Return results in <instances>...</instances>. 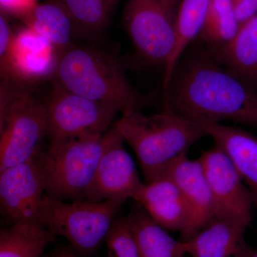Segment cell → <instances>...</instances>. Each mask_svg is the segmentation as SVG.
Here are the masks:
<instances>
[{
    "label": "cell",
    "mask_w": 257,
    "mask_h": 257,
    "mask_svg": "<svg viewBox=\"0 0 257 257\" xmlns=\"http://www.w3.org/2000/svg\"><path fill=\"white\" fill-rule=\"evenodd\" d=\"M165 109L257 127L256 88L221 66L206 47L179 61L164 90Z\"/></svg>",
    "instance_id": "6da1fadb"
},
{
    "label": "cell",
    "mask_w": 257,
    "mask_h": 257,
    "mask_svg": "<svg viewBox=\"0 0 257 257\" xmlns=\"http://www.w3.org/2000/svg\"><path fill=\"white\" fill-rule=\"evenodd\" d=\"M114 126L136 154L146 182L160 178L172 162L207 137L195 121L168 109L152 116L127 110Z\"/></svg>",
    "instance_id": "7a4b0ae2"
},
{
    "label": "cell",
    "mask_w": 257,
    "mask_h": 257,
    "mask_svg": "<svg viewBox=\"0 0 257 257\" xmlns=\"http://www.w3.org/2000/svg\"><path fill=\"white\" fill-rule=\"evenodd\" d=\"M52 82L119 112L140 109L143 97L128 82L116 57L90 46L72 45L60 55Z\"/></svg>",
    "instance_id": "3957f363"
},
{
    "label": "cell",
    "mask_w": 257,
    "mask_h": 257,
    "mask_svg": "<svg viewBox=\"0 0 257 257\" xmlns=\"http://www.w3.org/2000/svg\"><path fill=\"white\" fill-rule=\"evenodd\" d=\"M105 133H87L50 141L40 152L45 194L79 202L86 194L106 145Z\"/></svg>",
    "instance_id": "277c9868"
},
{
    "label": "cell",
    "mask_w": 257,
    "mask_h": 257,
    "mask_svg": "<svg viewBox=\"0 0 257 257\" xmlns=\"http://www.w3.org/2000/svg\"><path fill=\"white\" fill-rule=\"evenodd\" d=\"M47 131L45 102L28 88L1 81L0 172L36 156Z\"/></svg>",
    "instance_id": "5b68a950"
},
{
    "label": "cell",
    "mask_w": 257,
    "mask_h": 257,
    "mask_svg": "<svg viewBox=\"0 0 257 257\" xmlns=\"http://www.w3.org/2000/svg\"><path fill=\"white\" fill-rule=\"evenodd\" d=\"M124 202H66L45 194L37 211V220L63 236L79 253L89 256L106 240Z\"/></svg>",
    "instance_id": "8992f818"
},
{
    "label": "cell",
    "mask_w": 257,
    "mask_h": 257,
    "mask_svg": "<svg viewBox=\"0 0 257 257\" xmlns=\"http://www.w3.org/2000/svg\"><path fill=\"white\" fill-rule=\"evenodd\" d=\"M175 19L159 0H128L123 23L137 53L147 63L165 68L175 50Z\"/></svg>",
    "instance_id": "52a82bcc"
},
{
    "label": "cell",
    "mask_w": 257,
    "mask_h": 257,
    "mask_svg": "<svg viewBox=\"0 0 257 257\" xmlns=\"http://www.w3.org/2000/svg\"><path fill=\"white\" fill-rule=\"evenodd\" d=\"M53 89L45 101L50 141L87 133H105L115 115L112 106L79 96L52 82Z\"/></svg>",
    "instance_id": "ba28073f"
},
{
    "label": "cell",
    "mask_w": 257,
    "mask_h": 257,
    "mask_svg": "<svg viewBox=\"0 0 257 257\" xmlns=\"http://www.w3.org/2000/svg\"><path fill=\"white\" fill-rule=\"evenodd\" d=\"M60 57L51 42L25 26L14 32L8 54L0 59L1 81L27 88L52 82Z\"/></svg>",
    "instance_id": "9c48e42d"
},
{
    "label": "cell",
    "mask_w": 257,
    "mask_h": 257,
    "mask_svg": "<svg viewBox=\"0 0 257 257\" xmlns=\"http://www.w3.org/2000/svg\"><path fill=\"white\" fill-rule=\"evenodd\" d=\"M106 145L86 201L103 202L135 199L144 183L132 157L125 149L124 138L113 125L106 133Z\"/></svg>",
    "instance_id": "30bf717a"
},
{
    "label": "cell",
    "mask_w": 257,
    "mask_h": 257,
    "mask_svg": "<svg viewBox=\"0 0 257 257\" xmlns=\"http://www.w3.org/2000/svg\"><path fill=\"white\" fill-rule=\"evenodd\" d=\"M207 177L216 206V217L248 227L251 221V194L229 157L214 146L199 159Z\"/></svg>",
    "instance_id": "8fae6325"
},
{
    "label": "cell",
    "mask_w": 257,
    "mask_h": 257,
    "mask_svg": "<svg viewBox=\"0 0 257 257\" xmlns=\"http://www.w3.org/2000/svg\"><path fill=\"white\" fill-rule=\"evenodd\" d=\"M40 152L31 160L0 172L1 214L11 224L37 219L45 195Z\"/></svg>",
    "instance_id": "7c38bea8"
},
{
    "label": "cell",
    "mask_w": 257,
    "mask_h": 257,
    "mask_svg": "<svg viewBox=\"0 0 257 257\" xmlns=\"http://www.w3.org/2000/svg\"><path fill=\"white\" fill-rule=\"evenodd\" d=\"M162 177L172 179L188 203L192 217L182 235L183 241L190 239L216 217L215 203L202 163L185 154L172 162Z\"/></svg>",
    "instance_id": "4fadbf2b"
},
{
    "label": "cell",
    "mask_w": 257,
    "mask_h": 257,
    "mask_svg": "<svg viewBox=\"0 0 257 257\" xmlns=\"http://www.w3.org/2000/svg\"><path fill=\"white\" fill-rule=\"evenodd\" d=\"M166 230L185 232L192 213L177 184L167 177L145 182L135 199Z\"/></svg>",
    "instance_id": "5bb4252c"
},
{
    "label": "cell",
    "mask_w": 257,
    "mask_h": 257,
    "mask_svg": "<svg viewBox=\"0 0 257 257\" xmlns=\"http://www.w3.org/2000/svg\"><path fill=\"white\" fill-rule=\"evenodd\" d=\"M195 121L229 157L239 175L257 189V137L241 128L226 126L197 116H185Z\"/></svg>",
    "instance_id": "9a60e30c"
},
{
    "label": "cell",
    "mask_w": 257,
    "mask_h": 257,
    "mask_svg": "<svg viewBox=\"0 0 257 257\" xmlns=\"http://www.w3.org/2000/svg\"><path fill=\"white\" fill-rule=\"evenodd\" d=\"M246 226L214 218L190 239L183 241L185 254L192 257H242Z\"/></svg>",
    "instance_id": "2e32d148"
},
{
    "label": "cell",
    "mask_w": 257,
    "mask_h": 257,
    "mask_svg": "<svg viewBox=\"0 0 257 257\" xmlns=\"http://www.w3.org/2000/svg\"><path fill=\"white\" fill-rule=\"evenodd\" d=\"M210 53L221 66L256 88L257 15L241 24L226 46Z\"/></svg>",
    "instance_id": "e0dca14e"
},
{
    "label": "cell",
    "mask_w": 257,
    "mask_h": 257,
    "mask_svg": "<svg viewBox=\"0 0 257 257\" xmlns=\"http://www.w3.org/2000/svg\"><path fill=\"white\" fill-rule=\"evenodd\" d=\"M25 26L32 29L53 45L60 55L73 45L76 37L73 22L63 7L48 0L37 4L18 18Z\"/></svg>",
    "instance_id": "ac0fdd59"
},
{
    "label": "cell",
    "mask_w": 257,
    "mask_h": 257,
    "mask_svg": "<svg viewBox=\"0 0 257 257\" xmlns=\"http://www.w3.org/2000/svg\"><path fill=\"white\" fill-rule=\"evenodd\" d=\"M140 206L126 216L140 257L185 256L183 241H176Z\"/></svg>",
    "instance_id": "d6986e66"
},
{
    "label": "cell",
    "mask_w": 257,
    "mask_h": 257,
    "mask_svg": "<svg viewBox=\"0 0 257 257\" xmlns=\"http://www.w3.org/2000/svg\"><path fill=\"white\" fill-rule=\"evenodd\" d=\"M57 235L40 221H19L0 231V257H40Z\"/></svg>",
    "instance_id": "ffe728a7"
},
{
    "label": "cell",
    "mask_w": 257,
    "mask_h": 257,
    "mask_svg": "<svg viewBox=\"0 0 257 257\" xmlns=\"http://www.w3.org/2000/svg\"><path fill=\"white\" fill-rule=\"evenodd\" d=\"M211 0H181L175 19V50L165 67L164 90L187 47L202 31Z\"/></svg>",
    "instance_id": "44dd1931"
},
{
    "label": "cell",
    "mask_w": 257,
    "mask_h": 257,
    "mask_svg": "<svg viewBox=\"0 0 257 257\" xmlns=\"http://www.w3.org/2000/svg\"><path fill=\"white\" fill-rule=\"evenodd\" d=\"M68 13L76 37L94 38L104 32L116 0H52Z\"/></svg>",
    "instance_id": "7402d4cb"
},
{
    "label": "cell",
    "mask_w": 257,
    "mask_h": 257,
    "mask_svg": "<svg viewBox=\"0 0 257 257\" xmlns=\"http://www.w3.org/2000/svg\"><path fill=\"white\" fill-rule=\"evenodd\" d=\"M240 26L233 0H211L204 26L198 37L208 50L215 52L232 41Z\"/></svg>",
    "instance_id": "603a6c76"
},
{
    "label": "cell",
    "mask_w": 257,
    "mask_h": 257,
    "mask_svg": "<svg viewBox=\"0 0 257 257\" xmlns=\"http://www.w3.org/2000/svg\"><path fill=\"white\" fill-rule=\"evenodd\" d=\"M105 241L109 257H140L126 217L116 219Z\"/></svg>",
    "instance_id": "cb8c5ba5"
},
{
    "label": "cell",
    "mask_w": 257,
    "mask_h": 257,
    "mask_svg": "<svg viewBox=\"0 0 257 257\" xmlns=\"http://www.w3.org/2000/svg\"><path fill=\"white\" fill-rule=\"evenodd\" d=\"M38 4L37 0H0L1 12L20 18Z\"/></svg>",
    "instance_id": "d4e9b609"
},
{
    "label": "cell",
    "mask_w": 257,
    "mask_h": 257,
    "mask_svg": "<svg viewBox=\"0 0 257 257\" xmlns=\"http://www.w3.org/2000/svg\"><path fill=\"white\" fill-rule=\"evenodd\" d=\"M240 25L257 15V0H233Z\"/></svg>",
    "instance_id": "484cf974"
},
{
    "label": "cell",
    "mask_w": 257,
    "mask_h": 257,
    "mask_svg": "<svg viewBox=\"0 0 257 257\" xmlns=\"http://www.w3.org/2000/svg\"><path fill=\"white\" fill-rule=\"evenodd\" d=\"M167 9L170 10L173 14L177 15L181 0H159Z\"/></svg>",
    "instance_id": "4316f807"
},
{
    "label": "cell",
    "mask_w": 257,
    "mask_h": 257,
    "mask_svg": "<svg viewBox=\"0 0 257 257\" xmlns=\"http://www.w3.org/2000/svg\"><path fill=\"white\" fill-rule=\"evenodd\" d=\"M250 194H251V199L257 204V189H251V192Z\"/></svg>",
    "instance_id": "83f0119b"
},
{
    "label": "cell",
    "mask_w": 257,
    "mask_h": 257,
    "mask_svg": "<svg viewBox=\"0 0 257 257\" xmlns=\"http://www.w3.org/2000/svg\"><path fill=\"white\" fill-rule=\"evenodd\" d=\"M242 257H257V250L251 252L245 253Z\"/></svg>",
    "instance_id": "f1b7e54d"
},
{
    "label": "cell",
    "mask_w": 257,
    "mask_h": 257,
    "mask_svg": "<svg viewBox=\"0 0 257 257\" xmlns=\"http://www.w3.org/2000/svg\"><path fill=\"white\" fill-rule=\"evenodd\" d=\"M59 257H77L74 256L73 253L68 252V251H64V252H62L61 253Z\"/></svg>",
    "instance_id": "f546056e"
},
{
    "label": "cell",
    "mask_w": 257,
    "mask_h": 257,
    "mask_svg": "<svg viewBox=\"0 0 257 257\" xmlns=\"http://www.w3.org/2000/svg\"><path fill=\"white\" fill-rule=\"evenodd\" d=\"M182 257H185V256H182Z\"/></svg>",
    "instance_id": "4dcf8cb0"
}]
</instances>
